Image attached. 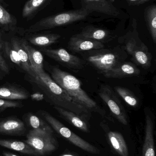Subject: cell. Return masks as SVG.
Returning <instances> with one entry per match:
<instances>
[{
	"label": "cell",
	"instance_id": "obj_1",
	"mask_svg": "<svg viewBox=\"0 0 156 156\" xmlns=\"http://www.w3.org/2000/svg\"><path fill=\"white\" fill-rule=\"evenodd\" d=\"M29 79L30 82L41 90L46 100L53 106L61 107L83 117L90 115L89 110L69 95L45 71Z\"/></svg>",
	"mask_w": 156,
	"mask_h": 156
},
{
	"label": "cell",
	"instance_id": "obj_2",
	"mask_svg": "<svg viewBox=\"0 0 156 156\" xmlns=\"http://www.w3.org/2000/svg\"><path fill=\"white\" fill-rule=\"evenodd\" d=\"M51 78L76 101L90 112L103 114V111L97 103L83 90L80 81L70 73L55 66L49 67Z\"/></svg>",
	"mask_w": 156,
	"mask_h": 156
},
{
	"label": "cell",
	"instance_id": "obj_3",
	"mask_svg": "<svg viewBox=\"0 0 156 156\" xmlns=\"http://www.w3.org/2000/svg\"><path fill=\"white\" fill-rule=\"evenodd\" d=\"M86 63L93 67L99 73L105 76L119 64L124 62L125 56L121 49H97L82 53Z\"/></svg>",
	"mask_w": 156,
	"mask_h": 156
},
{
	"label": "cell",
	"instance_id": "obj_4",
	"mask_svg": "<svg viewBox=\"0 0 156 156\" xmlns=\"http://www.w3.org/2000/svg\"><path fill=\"white\" fill-rule=\"evenodd\" d=\"M91 12L84 8L72 10L51 16L32 25L24 31V33H34L43 30L67 25L86 19Z\"/></svg>",
	"mask_w": 156,
	"mask_h": 156
},
{
	"label": "cell",
	"instance_id": "obj_5",
	"mask_svg": "<svg viewBox=\"0 0 156 156\" xmlns=\"http://www.w3.org/2000/svg\"><path fill=\"white\" fill-rule=\"evenodd\" d=\"M38 113L40 116L44 118L52 129H54L59 134L67 139L73 144L82 150L91 154H99L100 151L95 147L92 145L87 141L73 133L49 113L45 111H40Z\"/></svg>",
	"mask_w": 156,
	"mask_h": 156
},
{
	"label": "cell",
	"instance_id": "obj_6",
	"mask_svg": "<svg viewBox=\"0 0 156 156\" xmlns=\"http://www.w3.org/2000/svg\"><path fill=\"white\" fill-rule=\"evenodd\" d=\"M24 142L33 147L39 156L47 155L57 148L53 132L31 129Z\"/></svg>",
	"mask_w": 156,
	"mask_h": 156
},
{
	"label": "cell",
	"instance_id": "obj_7",
	"mask_svg": "<svg viewBox=\"0 0 156 156\" xmlns=\"http://www.w3.org/2000/svg\"><path fill=\"white\" fill-rule=\"evenodd\" d=\"M99 94L116 119L123 124L127 125L128 122L125 109L114 90L109 85H103L99 90Z\"/></svg>",
	"mask_w": 156,
	"mask_h": 156
},
{
	"label": "cell",
	"instance_id": "obj_8",
	"mask_svg": "<svg viewBox=\"0 0 156 156\" xmlns=\"http://www.w3.org/2000/svg\"><path fill=\"white\" fill-rule=\"evenodd\" d=\"M41 51L63 66L72 70H80L84 68L86 65L83 59L71 55L64 48H43Z\"/></svg>",
	"mask_w": 156,
	"mask_h": 156
},
{
	"label": "cell",
	"instance_id": "obj_9",
	"mask_svg": "<svg viewBox=\"0 0 156 156\" xmlns=\"http://www.w3.org/2000/svg\"><path fill=\"white\" fill-rule=\"evenodd\" d=\"M104 47L103 43L83 37L79 34L71 37L68 45L70 50L77 53L102 49Z\"/></svg>",
	"mask_w": 156,
	"mask_h": 156
},
{
	"label": "cell",
	"instance_id": "obj_10",
	"mask_svg": "<svg viewBox=\"0 0 156 156\" xmlns=\"http://www.w3.org/2000/svg\"><path fill=\"white\" fill-rule=\"evenodd\" d=\"M82 8L101 13L104 14L117 16L120 15L119 10L109 0H81Z\"/></svg>",
	"mask_w": 156,
	"mask_h": 156
},
{
	"label": "cell",
	"instance_id": "obj_11",
	"mask_svg": "<svg viewBox=\"0 0 156 156\" xmlns=\"http://www.w3.org/2000/svg\"><path fill=\"white\" fill-rule=\"evenodd\" d=\"M26 131L24 122L13 116L7 117L0 121V134L8 136H21Z\"/></svg>",
	"mask_w": 156,
	"mask_h": 156
},
{
	"label": "cell",
	"instance_id": "obj_12",
	"mask_svg": "<svg viewBox=\"0 0 156 156\" xmlns=\"http://www.w3.org/2000/svg\"><path fill=\"white\" fill-rule=\"evenodd\" d=\"M29 97V92L22 86L10 83L0 85V99L17 101L26 100Z\"/></svg>",
	"mask_w": 156,
	"mask_h": 156
},
{
	"label": "cell",
	"instance_id": "obj_13",
	"mask_svg": "<svg viewBox=\"0 0 156 156\" xmlns=\"http://www.w3.org/2000/svg\"><path fill=\"white\" fill-rule=\"evenodd\" d=\"M10 43L13 47L17 52L19 59L23 66V69L29 77L34 78L36 76L31 67L27 51L24 44V38L13 37L11 39Z\"/></svg>",
	"mask_w": 156,
	"mask_h": 156
},
{
	"label": "cell",
	"instance_id": "obj_14",
	"mask_svg": "<svg viewBox=\"0 0 156 156\" xmlns=\"http://www.w3.org/2000/svg\"><path fill=\"white\" fill-rule=\"evenodd\" d=\"M140 70L136 65L130 62H122L113 69L104 77L113 79H122L139 75Z\"/></svg>",
	"mask_w": 156,
	"mask_h": 156
},
{
	"label": "cell",
	"instance_id": "obj_15",
	"mask_svg": "<svg viewBox=\"0 0 156 156\" xmlns=\"http://www.w3.org/2000/svg\"><path fill=\"white\" fill-rule=\"evenodd\" d=\"M145 137L143 147V156H155L154 122L148 108H146Z\"/></svg>",
	"mask_w": 156,
	"mask_h": 156
},
{
	"label": "cell",
	"instance_id": "obj_16",
	"mask_svg": "<svg viewBox=\"0 0 156 156\" xmlns=\"http://www.w3.org/2000/svg\"><path fill=\"white\" fill-rule=\"evenodd\" d=\"M79 34L83 37L102 43L109 42L114 37L113 34L109 30L93 26L85 27Z\"/></svg>",
	"mask_w": 156,
	"mask_h": 156
},
{
	"label": "cell",
	"instance_id": "obj_17",
	"mask_svg": "<svg viewBox=\"0 0 156 156\" xmlns=\"http://www.w3.org/2000/svg\"><path fill=\"white\" fill-rule=\"evenodd\" d=\"M131 55L136 65L144 69L151 66L152 55L147 47L141 40H139Z\"/></svg>",
	"mask_w": 156,
	"mask_h": 156
},
{
	"label": "cell",
	"instance_id": "obj_18",
	"mask_svg": "<svg viewBox=\"0 0 156 156\" xmlns=\"http://www.w3.org/2000/svg\"><path fill=\"white\" fill-rule=\"evenodd\" d=\"M24 44L27 51L31 67L36 75H39L45 71L44 69V58L41 52L34 48L24 38Z\"/></svg>",
	"mask_w": 156,
	"mask_h": 156
},
{
	"label": "cell",
	"instance_id": "obj_19",
	"mask_svg": "<svg viewBox=\"0 0 156 156\" xmlns=\"http://www.w3.org/2000/svg\"><path fill=\"white\" fill-rule=\"evenodd\" d=\"M53 107L58 113L60 117L67 121L69 123L78 128L82 132L86 133L89 132V127L87 122L83 119L84 117L61 107L55 106Z\"/></svg>",
	"mask_w": 156,
	"mask_h": 156
},
{
	"label": "cell",
	"instance_id": "obj_20",
	"mask_svg": "<svg viewBox=\"0 0 156 156\" xmlns=\"http://www.w3.org/2000/svg\"><path fill=\"white\" fill-rule=\"evenodd\" d=\"M0 146L32 156H39L30 145L24 141L0 139Z\"/></svg>",
	"mask_w": 156,
	"mask_h": 156
},
{
	"label": "cell",
	"instance_id": "obj_21",
	"mask_svg": "<svg viewBox=\"0 0 156 156\" xmlns=\"http://www.w3.org/2000/svg\"><path fill=\"white\" fill-rule=\"evenodd\" d=\"M60 38L59 34H43L33 35L25 39L31 44L41 47L49 46L58 42Z\"/></svg>",
	"mask_w": 156,
	"mask_h": 156
},
{
	"label": "cell",
	"instance_id": "obj_22",
	"mask_svg": "<svg viewBox=\"0 0 156 156\" xmlns=\"http://www.w3.org/2000/svg\"><path fill=\"white\" fill-rule=\"evenodd\" d=\"M108 137L112 146L120 156H128V148L121 134L117 132H110Z\"/></svg>",
	"mask_w": 156,
	"mask_h": 156
},
{
	"label": "cell",
	"instance_id": "obj_23",
	"mask_svg": "<svg viewBox=\"0 0 156 156\" xmlns=\"http://www.w3.org/2000/svg\"><path fill=\"white\" fill-rule=\"evenodd\" d=\"M0 27L5 31L15 32L17 30L16 18L0 5Z\"/></svg>",
	"mask_w": 156,
	"mask_h": 156
},
{
	"label": "cell",
	"instance_id": "obj_24",
	"mask_svg": "<svg viewBox=\"0 0 156 156\" xmlns=\"http://www.w3.org/2000/svg\"><path fill=\"white\" fill-rule=\"evenodd\" d=\"M145 19L154 43H156V6H148L145 10Z\"/></svg>",
	"mask_w": 156,
	"mask_h": 156
},
{
	"label": "cell",
	"instance_id": "obj_25",
	"mask_svg": "<svg viewBox=\"0 0 156 156\" xmlns=\"http://www.w3.org/2000/svg\"><path fill=\"white\" fill-rule=\"evenodd\" d=\"M27 121L31 129L53 132L52 127L46 121L35 115L28 114L27 116Z\"/></svg>",
	"mask_w": 156,
	"mask_h": 156
},
{
	"label": "cell",
	"instance_id": "obj_26",
	"mask_svg": "<svg viewBox=\"0 0 156 156\" xmlns=\"http://www.w3.org/2000/svg\"><path fill=\"white\" fill-rule=\"evenodd\" d=\"M117 94L122 97V99L129 106L136 108L139 105V101L134 94L129 89L121 86H115L114 87Z\"/></svg>",
	"mask_w": 156,
	"mask_h": 156
},
{
	"label": "cell",
	"instance_id": "obj_27",
	"mask_svg": "<svg viewBox=\"0 0 156 156\" xmlns=\"http://www.w3.org/2000/svg\"><path fill=\"white\" fill-rule=\"evenodd\" d=\"M49 0H29L24 5L22 11V16L24 18H30Z\"/></svg>",
	"mask_w": 156,
	"mask_h": 156
},
{
	"label": "cell",
	"instance_id": "obj_28",
	"mask_svg": "<svg viewBox=\"0 0 156 156\" xmlns=\"http://www.w3.org/2000/svg\"><path fill=\"white\" fill-rule=\"evenodd\" d=\"M4 53V55L6 56L9 60H10L13 64L23 70V66L19 59L18 54L14 48L13 47L10 42L5 41Z\"/></svg>",
	"mask_w": 156,
	"mask_h": 156
},
{
	"label": "cell",
	"instance_id": "obj_29",
	"mask_svg": "<svg viewBox=\"0 0 156 156\" xmlns=\"http://www.w3.org/2000/svg\"><path fill=\"white\" fill-rule=\"evenodd\" d=\"M5 41L3 40L2 34L0 33V70L2 72L8 74L10 73L9 66L5 59L4 55V46Z\"/></svg>",
	"mask_w": 156,
	"mask_h": 156
},
{
	"label": "cell",
	"instance_id": "obj_30",
	"mask_svg": "<svg viewBox=\"0 0 156 156\" xmlns=\"http://www.w3.org/2000/svg\"><path fill=\"white\" fill-rule=\"evenodd\" d=\"M23 106L21 102L0 99V114L8 108H22Z\"/></svg>",
	"mask_w": 156,
	"mask_h": 156
},
{
	"label": "cell",
	"instance_id": "obj_31",
	"mask_svg": "<svg viewBox=\"0 0 156 156\" xmlns=\"http://www.w3.org/2000/svg\"><path fill=\"white\" fill-rule=\"evenodd\" d=\"M150 0H127L130 5H140L143 4Z\"/></svg>",
	"mask_w": 156,
	"mask_h": 156
},
{
	"label": "cell",
	"instance_id": "obj_32",
	"mask_svg": "<svg viewBox=\"0 0 156 156\" xmlns=\"http://www.w3.org/2000/svg\"><path fill=\"white\" fill-rule=\"evenodd\" d=\"M2 154L3 156H18L10 152H5V151H3L2 152Z\"/></svg>",
	"mask_w": 156,
	"mask_h": 156
},
{
	"label": "cell",
	"instance_id": "obj_33",
	"mask_svg": "<svg viewBox=\"0 0 156 156\" xmlns=\"http://www.w3.org/2000/svg\"><path fill=\"white\" fill-rule=\"evenodd\" d=\"M3 78V76L2 74V71L0 70V80H2Z\"/></svg>",
	"mask_w": 156,
	"mask_h": 156
},
{
	"label": "cell",
	"instance_id": "obj_34",
	"mask_svg": "<svg viewBox=\"0 0 156 156\" xmlns=\"http://www.w3.org/2000/svg\"><path fill=\"white\" fill-rule=\"evenodd\" d=\"M61 156H74L72 155L65 154V155H62Z\"/></svg>",
	"mask_w": 156,
	"mask_h": 156
}]
</instances>
